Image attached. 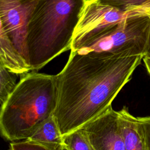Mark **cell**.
Wrapping results in <instances>:
<instances>
[{
    "mask_svg": "<svg viewBox=\"0 0 150 150\" xmlns=\"http://www.w3.org/2000/svg\"><path fill=\"white\" fill-rule=\"evenodd\" d=\"M143 55L71 52L57 76L54 112L63 136L83 128L104 114L131 79Z\"/></svg>",
    "mask_w": 150,
    "mask_h": 150,
    "instance_id": "1",
    "label": "cell"
},
{
    "mask_svg": "<svg viewBox=\"0 0 150 150\" xmlns=\"http://www.w3.org/2000/svg\"><path fill=\"white\" fill-rule=\"evenodd\" d=\"M1 107L0 131L11 142L26 140L53 116L57 102L56 75L36 72L21 76Z\"/></svg>",
    "mask_w": 150,
    "mask_h": 150,
    "instance_id": "2",
    "label": "cell"
},
{
    "mask_svg": "<svg viewBox=\"0 0 150 150\" xmlns=\"http://www.w3.org/2000/svg\"><path fill=\"white\" fill-rule=\"evenodd\" d=\"M87 0H39L26 35L28 62L37 71L71 49L74 30Z\"/></svg>",
    "mask_w": 150,
    "mask_h": 150,
    "instance_id": "3",
    "label": "cell"
},
{
    "mask_svg": "<svg viewBox=\"0 0 150 150\" xmlns=\"http://www.w3.org/2000/svg\"><path fill=\"white\" fill-rule=\"evenodd\" d=\"M149 30L150 15L131 18L76 52L79 54L110 52L129 56H144Z\"/></svg>",
    "mask_w": 150,
    "mask_h": 150,
    "instance_id": "4",
    "label": "cell"
},
{
    "mask_svg": "<svg viewBox=\"0 0 150 150\" xmlns=\"http://www.w3.org/2000/svg\"><path fill=\"white\" fill-rule=\"evenodd\" d=\"M149 15L142 6L121 9L101 3L87 1L74 32L71 52H76L107 32L122 21L135 16Z\"/></svg>",
    "mask_w": 150,
    "mask_h": 150,
    "instance_id": "5",
    "label": "cell"
},
{
    "mask_svg": "<svg viewBox=\"0 0 150 150\" xmlns=\"http://www.w3.org/2000/svg\"><path fill=\"white\" fill-rule=\"evenodd\" d=\"M38 1L0 0V26L28 64L26 45L28 25Z\"/></svg>",
    "mask_w": 150,
    "mask_h": 150,
    "instance_id": "6",
    "label": "cell"
},
{
    "mask_svg": "<svg viewBox=\"0 0 150 150\" xmlns=\"http://www.w3.org/2000/svg\"><path fill=\"white\" fill-rule=\"evenodd\" d=\"M82 128L94 150H126L118 111L113 110L112 106Z\"/></svg>",
    "mask_w": 150,
    "mask_h": 150,
    "instance_id": "7",
    "label": "cell"
},
{
    "mask_svg": "<svg viewBox=\"0 0 150 150\" xmlns=\"http://www.w3.org/2000/svg\"><path fill=\"white\" fill-rule=\"evenodd\" d=\"M118 115L126 150H148L144 130L139 118L132 115L126 106L118 111Z\"/></svg>",
    "mask_w": 150,
    "mask_h": 150,
    "instance_id": "8",
    "label": "cell"
},
{
    "mask_svg": "<svg viewBox=\"0 0 150 150\" xmlns=\"http://www.w3.org/2000/svg\"><path fill=\"white\" fill-rule=\"evenodd\" d=\"M0 64L4 66L11 73L17 75L21 76L31 71L29 64L1 26Z\"/></svg>",
    "mask_w": 150,
    "mask_h": 150,
    "instance_id": "9",
    "label": "cell"
},
{
    "mask_svg": "<svg viewBox=\"0 0 150 150\" xmlns=\"http://www.w3.org/2000/svg\"><path fill=\"white\" fill-rule=\"evenodd\" d=\"M63 135L54 117H51L26 140L54 150H64Z\"/></svg>",
    "mask_w": 150,
    "mask_h": 150,
    "instance_id": "10",
    "label": "cell"
},
{
    "mask_svg": "<svg viewBox=\"0 0 150 150\" xmlns=\"http://www.w3.org/2000/svg\"><path fill=\"white\" fill-rule=\"evenodd\" d=\"M63 141L66 150H94L83 128L64 135Z\"/></svg>",
    "mask_w": 150,
    "mask_h": 150,
    "instance_id": "11",
    "label": "cell"
},
{
    "mask_svg": "<svg viewBox=\"0 0 150 150\" xmlns=\"http://www.w3.org/2000/svg\"><path fill=\"white\" fill-rule=\"evenodd\" d=\"M18 75L11 73L0 64V104L2 107L15 88Z\"/></svg>",
    "mask_w": 150,
    "mask_h": 150,
    "instance_id": "12",
    "label": "cell"
},
{
    "mask_svg": "<svg viewBox=\"0 0 150 150\" xmlns=\"http://www.w3.org/2000/svg\"><path fill=\"white\" fill-rule=\"evenodd\" d=\"M101 3L121 9L144 6L148 0H98Z\"/></svg>",
    "mask_w": 150,
    "mask_h": 150,
    "instance_id": "13",
    "label": "cell"
},
{
    "mask_svg": "<svg viewBox=\"0 0 150 150\" xmlns=\"http://www.w3.org/2000/svg\"><path fill=\"white\" fill-rule=\"evenodd\" d=\"M8 150H54L28 140L11 142Z\"/></svg>",
    "mask_w": 150,
    "mask_h": 150,
    "instance_id": "14",
    "label": "cell"
},
{
    "mask_svg": "<svg viewBox=\"0 0 150 150\" xmlns=\"http://www.w3.org/2000/svg\"><path fill=\"white\" fill-rule=\"evenodd\" d=\"M138 118L142 126L148 150H150V116Z\"/></svg>",
    "mask_w": 150,
    "mask_h": 150,
    "instance_id": "15",
    "label": "cell"
},
{
    "mask_svg": "<svg viewBox=\"0 0 150 150\" xmlns=\"http://www.w3.org/2000/svg\"><path fill=\"white\" fill-rule=\"evenodd\" d=\"M144 58L150 59V30H149V33L146 47L145 49V53L144 54Z\"/></svg>",
    "mask_w": 150,
    "mask_h": 150,
    "instance_id": "16",
    "label": "cell"
},
{
    "mask_svg": "<svg viewBox=\"0 0 150 150\" xmlns=\"http://www.w3.org/2000/svg\"><path fill=\"white\" fill-rule=\"evenodd\" d=\"M143 61L144 62V64L145 66L147 72L150 76V59L143 58Z\"/></svg>",
    "mask_w": 150,
    "mask_h": 150,
    "instance_id": "17",
    "label": "cell"
},
{
    "mask_svg": "<svg viewBox=\"0 0 150 150\" xmlns=\"http://www.w3.org/2000/svg\"><path fill=\"white\" fill-rule=\"evenodd\" d=\"M143 6L146 9L149 15H150V0H148V2Z\"/></svg>",
    "mask_w": 150,
    "mask_h": 150,
    "instance_id": "18",
    "label": "cell"
},
{
    "mask_svg": "<svg viewBox=\"0 0 150 150\" xmlns=\"http://www.w3.org/2000/svg\"><path fill=\"white\" fill-rule=\"evenodd\" d=\"M87 1H92V0H87Z\"/></svg>",
    "mask_w": 150,
    "mask_h": 150,
    "instance_id": "19",
    "label": "cell"
}]
</instances>
